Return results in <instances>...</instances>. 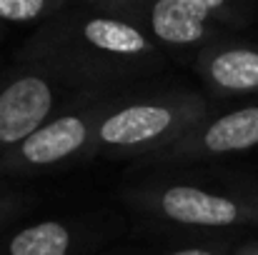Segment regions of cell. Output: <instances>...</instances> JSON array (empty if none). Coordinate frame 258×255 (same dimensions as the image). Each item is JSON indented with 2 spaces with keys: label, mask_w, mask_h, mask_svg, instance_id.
<instances>
[{
  "label": "cell",
  "mask_w": 258,
  "mask_h": 255,
  "mask_svg": "<svg viewBox=\"0 0 258 255\" xmlns=\"http://www.w3.org/2000/svg\"><path fill=\"white\" fill-rule=\"evenodd\" d=\"M43 48L86 90H105L110 80H125L163 63V50L148 33L110 15L81 18L60 38H45Z\"/></svg>",
  "instance_id": "1"
},
{
  "label": "cell",
  "mask_w": 258,
  "mask_h": 255,
  "mask_svg": "<svg viewBox=\"0 0 258 255\" xmlns=\"http://www.w3.org/2000/svg\"><path fill=\"white\" fill-rule=\"evenodd\" d=\"M218 108L201 93L166 90L141 98H118L108 115L100 120L93 145V160H136L146 163L163 148L175 143L183 133Z\"/></svg>",
  "instance_id": "2"
},
{
  "label": "cell",
  "mask_w": 258,
  "mask_h": 255,
  "mask_svg": "<svg viewBox=\"0 0 258 255\" xmlns=\"http://www.w3.org/2000/svg\"><path fill=\"white\" fill-rule=\"evenodd\" d=\"M123 203L136 213L198 230L258 228V195L228 188L211 190L193 180L156 175L123 188Z\"/></svg>",
  "instance_id": "3"
},
{
  "label": "cell",
  "mask_w": 258,
  "mask_h": 255,
  "mask_svg": "<svg viewBox=\"0 0 258 255\" xmlns=\"http://www.w3.org/2000/svg\"><path fill=\"white\" fill-rule=\"evenodd\" d=\"M115 100L105 90H88L68 103L30 138L0 155V178H35L93 160L98 125Z\"/></svg>",
  "instance_id": "4"
},
{
  "label": "cell",
  "mask_w": 258,
  "mask_h": 255,
  "mask_svg": "<svg viewBox=\"0 0 258 255\" xmlns=\"http://www.w3.org/2000/svg\"><path fill=\"white\" fill-rule=\"evenodd\" d=\"M71 88L81 85L60 70L43 43L35 45L30 55L0 80V155L20 145L58 110L83 95L71 93Z\"/></svg>",
  "instance_id": "5"
},
{
  "label": "cell",
  "mask_w": 258,
  "mask_h": 255,
  "mask_svg": "<svg viewBox=\"0 0 258 255\" xmlns=\"http://www.w3.org/2000/svg\"><path fill=\"white\" fill-rule=\"evenodd\" d=\"M258 145V103H246L213 118L201 120L175 143L148 158L146 168H173L188 163H208L253 150Z\"/></svg>",
  "instance_id": "6"
},
{
  "label": "cell",
  "mask_w": 258,
  "mask_h": 255,
  "mask_svg": "<svg viewBox=\"0 0 258 255\" xmlns=\"http://www.w3.org/2000/svg\"><path fill=\"white\" fill-rule=\"evenodd\" d=\"M193 68L216 100L231 103L258 95V48L211 43L196 55Z\"/></svg>",
  "instance_id": "7"
},
{
  "label": "cell",
  "mask_w": 258,
  "mask_h": 255,
  "mask_svg": "<svg viewBox=\"0 0 258 255\" xmlns=\"http://www.w3.org/2000/svg\"><path fill=\"white\" fill-rule=\"evenodd\" d=\"M103 240V230L86 220H38L0 235V255H86Z\"/></svg>",
  "instance_id": "8"
},
{
  "label": "cell",
  "mask_w": 258,
  "mask_h": 255,
  "mask_svg": "<svg viewBox=\"0 0 258 255\" xmlns=\"http://www.w3.org/2000/svg\"><path fill=\"white\" fill-rule=\"evenodd\" d=\"M216 18L185 0H153L148 10V33L158 48L188 53L216 43Z\"/></svg>",
  "instance_id": "9"
},
{
  "label": "cell",
  "mask_w": 258,
  "mask_h": 255,
  "mask_svg": "<svg viewBox=\"0 0 258 255\" xmlns=\"http://www.w3.org/2000/svg\"><path fill=\"white\" fill-rule=\"evenodd\" d=\"M30 205H33V195L30 193L0 188V235L8 233Z\"/></svg>",
  "instance_id": "10"
},
{
  "label": "cell",
  "mask_w": 258,
  "mask_h": 255,
  "mask_svg": "<svg viewBox=\"0 0 258 255\" xmlns=\"http://www.w3.org/2000/svg\"><path fill=\"white\" fill-rule=\"evenodd\" d=\"M50 10V0H0V20L30 23Z\"/></svg>",
  "instance_id": "11"
},
{
  "label": "cell",
  "mask_w": 258,
  "mask_h": 255,
  "mask_svg": "<svg viewBox=\"0 0 258 255\" xmlns=\"http://www.w3.org/2000/svg\"><path fill=\"white\" fill-rule=\"evenodd\" d=\"M141 255H233V250H226V245H180L173 250H161V253H141Z\"/></svg>",
  "instance_id": "12"
},
{
  "label": "cell",
  "mask_w": 258,
  "mask_h": 255,
  "mask_svg": "<svg viewBox=\"0 0 258 255\" xmlns=\"http://www.w3.org/2000/svg\"><path fill=\"white\" fill-rule=\"evenodd\" d=\"M221 183H223V185H228V188L246 190V193H253V195H258V178H256V175L231 173V175H223V178H221Z\"/></svg>",
  "instance_id": "13"
},
{
  "label": "cell",
  "mask_w": 258,
  "mask_h": 255,
  "mask_svg": "<svg viewBox=\"0 0 258 255\" xmlns=\"http://www.w3.org/2000/svg\"><path fill=\"white\" fill-rule=\"evenodd\" d=\"M185 3H190V5H196V8H201V10H206V13H211L216 18V15H221L228 8L231 0H185Z\"/></svg>",
  "instance_id": "14"
},
{
  "label": "cell",
  "mask_w": 258,
  "mask_h": 255,
  "mask_svg": "<svg viewBox=\"0 0 258 255\" xmlns=\"http://www.w3.org/2000/svg\"><path fill=\"white\" fill-rule=\"evenodd\" d=\"M233 255H258V240H243L233 248Z\"/></svg>",
  "instance_id": "15"
}]
</instances>
